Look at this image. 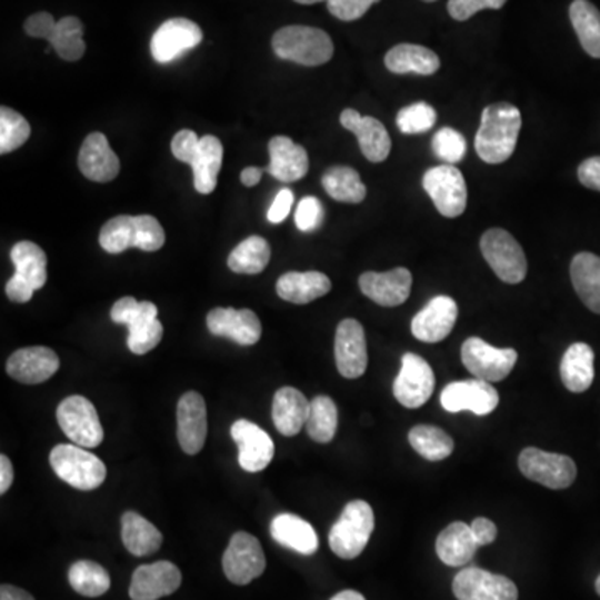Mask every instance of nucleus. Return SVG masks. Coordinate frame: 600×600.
<instances>
[{"instance_id": "f257e3e1", "label": "nucleus", "mask_w": 600, "mask_h": 600, "mask_svg": "<svg viewBox=\"0 0 600 600\" xmlns=\"http://www.w3.org/2000/svg\"><path fill=\"white\" fill-rule=\"evenodd\" d=\"M522 116L512 103L487 106L480 117L476 152L483 162L502 163L510 159L519 139Z\"/></svg>"}, {"instance_id": "f03ea898", "label": "nucleus", "mask_w": 600, "mask_h": 600, "mask_svg": "<svg viewBox=\"0 0 600 600\" xmlns=\"http://www.w3.org/2000/svg\"><path fill=\"white\" fill-rule=\"evenodd\" d=\"M170 149L177 160L192 167L197 192L207 196L216 190L223 157L222 142L216 136L197 137L193 130L183 129L173 136Z\"/></svg>"}, {"instance_id": "7ed1b4c3", "label": "nucleus", "mask_w": 600, "mask_h": 600, "mask_svg": "<svg viewBox=\"0 0 600 600\" xmlns=\"http://www.w3.org/2000/svg\"><path fill=\"white\" fill-rule=\"evenodd\" d=\"M166 242V232L152 216H117L106 222L99 243L106 252L122 253L130 247L156 252Z\"/></svg>"}, {"instance_id": "20e7f679", "label": "nucleus", "mask_w": 600, "mask_h": 600, "mask_svg": "<svg viewBox=\"0 0 600 600\" xmlns=\"http://www.w3.org/2000/svg\"><path fill=\"white\" fill-rule=\"evenodd\" d=\"M272 49L280 59L306 67L322 66L333 56L329 33L307 26H287L277 30L272 37Z\"/></svg>"}, {"instance_id": "39448f33", "label": "nucleus", "mask_w": 600, "mask_h": 600, "mask_svg": "<svg viewBox=\"0 0 600 600\" xmlns=\"http://www.w3.org/2000/svg\"><path fill=\"white\" fill-rule=\"evenodd\" d=\"M373 510L363 500L347 503L329 533V546L340 559H356L366 549L373 532Z\"/></svg>"}, {"instance_id": "423d86ee", "label": "nucleus", "mask_w": 600, "mask_h": 600, "mask_svg": "<svg viewBox=\"0 0 600 600\" xmlns=\"http://www.w3.org/2000/svg\"><path fill=\"white\" fill-rule=\"evenodd\" d=\"M23 30L33 39H46L67 62H76L86 53L83 26L77 17H63L57 22L52 13L37 12L26 20Z\"/></svg>"}, {"instance_id": "0eeeda50", "label": "nucleus", "mask_w": 600, "mask_h": 600, "mask_svg": "<svg viewBox=\"0 0 600 600\" xmlns=\"http://www.w3.org/2000/svg\"><path fill=\"white\" fill-rule=\"evenodd\" d=\"M50 466L73 489L93 490L106 480V463L76 443H60L50 452Z\"/></svg>"}, {"instance_id": "6e6552de", "label": "nucleus", "mask_w": 600, "mask_h": 600, "mask_svg": "<svg viewBox=\"0 0 600 600\" xmlns=\"http://www.w3.org/2000/svg\"><path fill=\"white\" fill-rule=\"evenodd\" d=\"M10 259L16 266V273L6 286V293L12 302L26 303L32 299L36 290L47 282V256L37 243L30 240L17 242L10 250Z\"/></svg>"}, {"instance_id": "1a4fd4ad", "label": "nucleus", "mask_w": 600, "mask_h": 600, "mask_svg": "<svg viewBox=\"0 0 600 600\" xmlns=\"http://www.w3.org/2000/svg\"><path fill=\"white\" fill-rule=\"evenodd\" d=\"M483 259L506 283H520L527 276V259L520 243L503 229H489L480 239Z\"/></svg>"}, {"instance_id": "9d476101", "label": "nucleus", "mask_w": 600, "mask_h": 600, "mask_svg": "<svg viewBox=\"0 0 600 600\" xmlns=\"http://www.w3.org/2000/svg\"><path fill=\"white\" fill-rule=\"evenodd\" d=\"M57 422L76 446L93 449L102 443L103 429L99 413L86 397L72 396L63 399L57 407Z\"/></svg>"}, {"instance_id": "9b49d317", "label": "nucleus", "mask_w": 600, "mask_h": 600, "mask_svg": "<svg viewBox=\"0 0 600 600\" xmlns=\"http://www.w3.org/2000/svg\"><path fill=\"white\" fill-rule=\"evenodd\" d=\"M519 469L527 479L557 490L572 486L577 476L576 462L570 457L546 452L536 447L520 452Z\"/></svg>"}, {"instance_id": "f8f14e48", "label": "nucleus", "mask_w": 600, "mask_h": 600, "mask_svg": "<svg viewBox=\"0 0 600 600\" xmlns=\"http://www.w3.org/2000/svg\"><path fill=\"white\" fill-rule=\"evenodd\" d=\"M423 190L443 217L462 216L467 207V186L462 172L456 166L443 163L423 173Z\"/></svg>"}, {"instance_id": "ddd939ff", "label": "nucleus", "mask_w": 600, "mask_h": 600, "mask_svg": "<svg viewBox=\"0 0 600 600\" xmlns=\"http://www.w3.org/2000/svg\"><path fill=\"white\" fill-rule=\"evenodd\" d=\"M463 366L476 379L486 382H500L506 379L517 362L513 349H497L479 337H470L460 349Z\"/></svg>"}, {"instance_id": "4468645a", "label": "nucleus", "mask_w": 600, "mask_h": 600, "mask_svg": "<svg viewBox=\"0 0 600 600\" xmlns=\"http://www.w3.org/2000/svg\"><path fill=\"white\" fill-rule=\"evenodd\" d=\"M223 572L236 586H247L266 570V556L252 533L237 532L222 557Z\"/></svg>"}, {"instance_id": "2eb2a0df", "label": "nucleus", "mask_w": 600, "mask_h": 600, "mask_svg": "<svg viewBox=\"0 0 600 600\" xmlns=\"http://www.w3.org/2000/svg\"><path fill=\"white\" fill-rule=\"evenodd\" d=\"M453 596L459 600H517L519 590L506 576L487 572L479 567H466L452 582Z\"/></svg>"}, {"instance_id": "dca6fc26", "label": "nucleus", "mask_w": 600, "mask_h": 600, "mask_svg": "<svg viewBox=\"0 0 600 600\" xmlns=\"http://www.w3.org/2000/svg\"><path fill=\"white\" fill-rule=\"evenodd\" d=\"M436 376L432 367L417 353H406L399 376L393 380V396L407 409H419L432 396Z\"/></svg>"}, {"instance_id": "f3484780", "label": "nucleus", "mask_w": 600, "mask_h": 600, "mask_svg": "<svg viewBox=\"0 0 600 600\" xmlns=\"http://www.w3.org/2000/svg\"><path fill=\"white\" fill-rule=\"evenodd\" d=\"M203 33L196 22L189 19L166 20L153 32L150 40V52L159 63H170L202 42Z\"/></svg>"}, {"instance_id": "a211bd4d", "label": "nucleus", "mask_w": 600, "mask_h": 600, "mask_svg": "<svg viewBox=\"0 0 600 600\" xmlns=\"http://www.w3.org/2000/svg\"><path fill=\"white\" fill-rule=\"evenodd\" d=\"M440 403L447 412L470 410L476 416H487L499 406V392L486 380H459L442 390Z\"/></svg>"}, {"instance_id": "6ab92c4d", "label": "nucleus", "mask_w": 600, "mask_h": 600, "mask_svg": "<svg viewBox=\"0 0 600 600\" xmlns=\"http://www.w3.org/2000/svg\"><path fill=\"white\" fill-rule=\"evenodd\" d=\"M336 363L340 376L346 379H359L366 372L369 357H367L366 332L359 320L343 319L337 326Z\"/></svg>"}, {"instance_id": "aec40b11", "label": "nucleus", "mask_w": 600, "mask_h": 600, "mask_svg": "<svg viewBox=\"0 0 600 600\" xmlns=\"http://www.w3.org/2000/svg\"><path fill=\"white\" fill-rule=\"evenodd\" d=\"M230 436L239 447V463L246 472H260L272 462L276 446L266 430L247 419L230 427Z\"/></svg>"}, {"instance_id": "412c9836", "label": "nucleus", "mask_w": 600, "mask_h": 600, "mask_svg": "<svg viewBox=\"0 0 600 600\" xmlns=\"http://www.w3.org/2000/svg\"><path fill=\"white\" fill-rule=\"evenodd\" d=\"M182 583V573L176 563L159 560L137 567L130 580L132 600H159L176 592Z\"/></svg>"}, {"instance_id": "4be33fe9", "label": "nucleus", "mask_w": 600, "mask_h": 600, "mask_svg": "<svg viewBox=\"0 0 600 600\" xmlns=\"http://www.w3.org/2000/svg\"><path fill=\"white\" fill-rule=\"evenodd\" d=\"M207 327L216 337H227L239 346H253L262 336V323L249 309L217 307L207 313Z\"/></svg>"}, {"instance_id": "5701e85b", "label": "nucleus", "mask_w": 600, "mask_h": 600, "mask_svg": "<svg viewBox=\"0 0 600 600\" xmlns=\"http://www.w3.org/2000/svg\"><path fill=\"white\" fill-rule=\"evenodd\" d=\"M177 439L183 452L196 456L207 439L206 400L199 392H186L177 403Z\"/></svg>"}, {"instance_id": "b1692460", "label": "nucleus", "mask_w": 600, "mask_h": 600, "mask_svg": "<svg viewBox=\"0 0 600 600\" xmlns=\"http://www.w3.org/2000/svg\"><path fill=\"white\" fill-rule=\"evenodd\" d=\"M60 360L49 347L36 346L17 350L7 360L6 370L17 382L37 386L59 370Z\"/></svg>"}, {"instance_id": "393cba45", "label": "nucleus", "mask_w": 600, "mask_h": 600, "mask_svg": "<svg viewBox=\"0 0 600 600\" xmlns=\"http://www.w3.org/2000/svg\"><path fill=\"white\" fill-rule=\"evenodd\" d=\"M363 296L382 307H397L406 302L412 289V273L406 267L389 272H366L359 277Z\"/></svg>"}, {"instance_id": "a878e982", "label": "nucleus", "mask_w": 600, "mask_h": 600, "mask_svg": "<svg viewBox=\"0 0 600 600\" xmlns=\"http://www.w3.org/2000/svg\"><path fill=\"white\" fill-rule=\"evenodd\" d=\"M457 303L452 297L437 296L417 313L410 323L413 337L427 343L440 342L452 332L457 320Z\"/></svg>"}, {"instance_id": "bb28decb", "label": "nucleus", "mask_w": 600, "mask_h": 600, "mask_svg": "<svg viewBox=\"0 0 600 600\" xmlns=\"http://www.w3.org/2000/svg\"><path fill=\"white\" fill-rule=\"evenodd\" d=\"M340 123L359 139L360 150L370 162H383L389 157L392 140L382 122L373 117H362L357 110L340 113Z\"/></svg>"}, {"instance_id": "cd10ccee", "label": "nucleus", "mask_w": 600, "mask_h": 600, "mask_svg": "<svg viewBox=\"0 0 600 600\" xmlns=\"http://www.w3.org/2000/svg\"><path fill=\"white\" fill-rule=\"evenodd\" d=\"M77 162L82 176L92 182H110L120 172L119 157L110 149L107 137L100 132H92L86 137Z\"/></svg>"}, {"instance_id": "c85d7f7f", "label": "nucleus", "mask_w": 600, "mask_h": 600, "mask_svg": "<svg viewBox=\"0 0 600 600\" xmlns=\"http://www.w3.org/2000/svg\"><path fill=\"white\" fill-rule=\"evenodd\" d=\"M270 162L263 169L273 179L283 183L297 182L306 177L309 170V156L302 146H297L286 136H277L269 142Z\"/></svg>"}, {"instance_id": "c756f323", "label": "nucleus", "mask_w": 600, "mask_h": 600, "mask_svg": "<svg viewBox=\"0 0 600 600\" xmlns=\"http://www.w3.org/2000/svg\"><path fill=\"white\" fill-rule=\"evenodd\" d=\"M310 400L293 387L277 390L272 402V420L282 436L293 437L306 427L309 419Z\"/></svg>"}, {"instance_id": "7c9ffc66", "label": "nucleus", "mask_w": 600, "mask_h": 600, "mask_svg": "<svg viewBox=\"0 0 600 600\" xmlns=\"http://www.w3.org/2000/svg\"><path fill=\"white\" fill-rule=\"evenodd\" d=\"M277 296L287 302L303 306L327 296L332 289L329 277L322 272H287L277 280Z\"/></svg>"}, {"instance_id": "2f4dec72", "label": "nucleus", "mask_w": 600, "mask_h": 600, "mask_svg": "<svg viewBox=\"0 0 600 600\" xmlns=\"http://www.w3.org/2000/svg\"><path fill=\"white\" fill-rule=\"evenodd\" d=\"M270 536L280 546L296 550L302 556H312L319 549V537L313 527L293 513H279L273 517Z\"/></svg>"}, {"instance_id": "473e14b6", "label": "nucleus", "mask_w": 600, "mask_h": 600, "mask_svg": "<svg viewBox=\"0 0 600 600\" xmlns=\"http://www.w3.org/2000/svg\"><path fill=\"white\" fill-rule=\"evenodd\" d=\"M470 526L463 522H453L437 537L436 550L439 559L446 566H467L476 557L479 549Z\"/></svg>"}, {"instance_id": "72a5a7b5", "label": "nucleus", "mask_w": 600, "mask_h": 600, "mask_svg": "<svg viewBox=\"0 0 600 600\" xmlns=\"http://www.w3.org/2000/svg\"><path fill=\"white\" fill-rule=\"evenodd\" d=\"M592 347L583 342L572 343L563 353L560 362V379L570 392H586L593 382Z\"/></svg>"}, {"instance_id": "f704fd0d", "label": "nucleus", "mask_w": 600, "mask_h": 600, "mask_svg": "<svg viewBox=\"0 0 600 600\" xmlns=\"http://www.w3.org/2000/svg\"><path fill=\"white\" fill-rule=\"evenodd\" d=\"M386 67L393 73L432 76L440 69V59L427 47L399 43L386 53Z\"/></svg>"}, {"instance_id": "c9c22d12", "label": "nucleus", "mask_w": 600, "mask_h": 600, "mask_svg": "<svg viewBox=\"0 0 600 600\" xmlns=\"http://www.w3.org/2000/svg\"><path fill=\"white\" fill-rule=\"evenodd\" d=\"M573 289L592 312L600 313V257L596 253H577L570 263Z\"/></svg>"}, {"instance_id": "e433bc0d", "label": "nucleus", "mask_w": 600, "mask_h": 600, "mask_svg": "<svg viewBox=\"0 0 600 600\" xmlns=\"http://www.w3.org/2000/svg\"><path fill=\"white\" fill-rule=\"evenodd\" d=\"M127 327H129L127 347H129L130 352L137 353V356H143V353L156 349L162 340L163 327L157 320L156 303L143 302L139 312L130 317Z\"/></svg>"}, {"instance_id": "4c0bfd02", "label": "nucleus", "mask_w": 600, "mask_h": 600, "mask_svg": "<svg viewBox=\"0 0 600 600\" xmlns=\"http://www.w3.org/2000/svg\"><path fill=\"white\" fill-rule=\"evenodd\" d=\"M122 542L132 556L146 557L160 549L162 533L139 513L126 512L122 516Z\"/></svg>"}, {"instance_id": "58836bf2", "label": "nucleus", "mask_w": 600, "mask_h": 600, "mask_svg": "<svg viewBox=\"0 0 600 600\" xmlns=\"http://www.w3.org/2000/svg\"><path fill=\"white\" fill-rule=\"evenodd\" d=\"M569 16L582 49L600 59V10L589 0H573Z\"/></svg>"}, {"instance_id": "ea45409f", "label": "nucleus", "mask_w": 600, "mask_h": 600, "mask_svg": "<svg viewBox=\"0 0 600 600\" xmlns=\"http://www.w3.org/2000/svg\"><path fill=\"white\" fill-rule=\"evenodd\" d=\"M322 186L337 202L360 203L367 196L366 186L360 180L359 172L352 167H330L323 173Z\"/></svg>"}, {"instance_id": "a19ab883", "label": "nucleus", "mask_w": 600, "mask_h": 600, "mask_svg": "<svg viewBox=\"0 0 600 600\" xmlns=\"http://www.w3.org/2000/svg\"><path fill=\"white\" fill-rule=\"evenodd\" d=\"M270 260V246L259 236L247 237L230 252L227 266L232 272L256 276L263 272Z\"/></svg>"}, {"instance_id": "79ce46f5", "label": "nucleus", "mask_w": 600, "mask_h": 600, "mask_svg": "<svg viewBox=\"0 0 600 600\" xmlns=\"http://www.w3.org/2000/svg\"><path fill=\"white\" fill-rule=\"evenodd\" d=\"M339 412L336 402L330 397L317 396L310 400L309 419L306 429L310 439L319 443H329L336 437Z\"/></svg>"}, {"instance_id": "37998d69", "label": "nucleus", "mask_w": 600, "mask_h": 600, "mask_svg": "<svg viewBox=\"0 0 600 600\" xmlns=\"http://www.w3.org/2000/svg\"><path fill=\"white\" fill-rule=\"evenodd\" d=\"M409 442L419 456L432 462L447 459L453 450L452 437L433 426L413 427L409 432Z\"/></svg>"}, {"instance_id": "c03bdc74", "label": "nucleus", "mask_w": 600, "mask_h": 600, "mask_svg": "<svg viewBox=\"0 0 600 600\" xmlns=\"http://www.w3.org/2000/svg\"><path fill=\"white\" fill-rule=\"evenodd\" d=\"M69 582L80 596L100 597L110 589V576L100 563L79 560L69 570Z\"/></svg>"}, {"instance_id": "a18cd8bd", "label": "nucleus", "mask_w": 600, "mask_h": 600, "mask_svg": "<svg viewBox=\"0 0 600 600\" xmlns=\"http://www.w3.org/2000/svg\"><path fill=\"white\" fill-rule=\"evenodd\" d=\"M30 126L26 117L10 107L0 109V153L13 152L29 140Z\"/></svg>"}, {"instance_id": "49530a36", "label": "nucleus", "mask_w": 600, "mask_h": 600, "mask_svg": "<svg viewBox=\"0 0 600 600\" xmlns=\"http://www.w3.org/2000/svg\"><path fill=\"white\" fill-rule=\"evenodd\" d=\"M436 122V109L427 102L410 103L397 113V127L402 133H426Z\"/></svg>"}, {"instance_id": "de8ad7c7", "label": "nucleus", "mask_w": 600, "mask_h": 600, "mask_svg": "<svg viewBox=\"0 0 600 600\" xmlns=\"http://www.w3.org/2000/svg\"><path fill=\"white\" fill-rule=\"evenodd\" d=\"M432 150L440 160L453 166L466 156L467 142L462 133L449 129V127H443L433 136Z\"/></svg>"}, {"instance_id": "09e8293b", "label": "nucleus", "mask_w": 600, "mask_h": 600, "mask_svg": "<svg viewBox=\"0 0 600 600\" xmlns=\"http://www.w3.org/2000/svg\"><path fill=\"white\" fill-rule=\"evenodd\" d=\"M323 220V207L317 197H303L297 206L296 223L297 229L302 232H312L319 229Z\"/></svg>"}, {"instance_id": "8fccbe9b", "label": "nucleus", "mask_w": 600, "mask_h": 600, "mask_svg": "<svg viewBox=\"0 0 600 600\" xmlns=\"http://www.w3.org/2000/svg\"><path fill=\"white\" fill-rule=\"evenodd\" d=\"M507 0H449L447 10L452 19L463 22L483 9L499 10L506 6Z\"/></svg>"}, {"instance_id": "3c124183", "label": "nucleus", "mask_w": 600, "mask_h": 600, "mask_svg": "<svg viewBox=\"0 0 600 600\" xmlns=\"http://www.w3.org/2000/svg\"><path fill=\"white\" fill-rule=\"evenodd\" d=\"M380 0H327V9L343 22H352L366 16L367 10Z\"/></svg>"}, {"instance_id": "603ef678", "label": "nucleus", "mask_w": 600, "mask_h": 600, "mask_svg": "<svg viewBox=\"0 0 600 600\" xmlns=\"http://www.w3.org/2000/svg\"><path fill=\"white\" fill-rule=\"evenodd\" d=\"M293 193L290 189H282L277 193L276 200L267 212V219L272 223H280L287 219L290 209H292Z\"/></svg>"}, {"instance_id": "864d4df0", "label": "nucleus", "mask_w": 600, "mask_h": 600, "mask_svg": "<svg viewBox=\"0 0 600 600\" xmlns=\"http://www.w3.org/2000/svg\"><path fill=\"white\" fill-rule=\"evenodd\" d=\"M577 176H579L583 187L600 192V157H590V159L583 160L577 170Z\"/></svg>"}, {"instance_id": "5fc2aeb1", "label": "nucleus", "mask_w": 600, "mask_h": 600, "mask_svg": "<svg viewBox=\"0 0 600 600\" xmlns=\"http://www.w3.org/2000/svg\"><path fill=\"white\" fill-rule=\"evenodd\" d=\"M470 529H472L473 537H476L477 543L480 547L489 546L496 540L497 537V526L492 520L486 519V517H477L470 523Z\"/></svg>"}, {"instance_id": "6e6d98bb", "label": "nucleus", "mask_w": 600, "mask_h": 600, "mask_svg": "<svg viewBox=\"0 0 600 600\" xmlns=\"http://www.w3.org/2000/svg\"><path fill=\"white\" fill-rule=\"evenodd\" d=\"M13 482V467L9 457L0 456V493H6Z\"/></svg>"}, {"instance_id": "4d7b16f0", "label": "nucleus", "mask_w": 600, "mask_h": 600, "mask_svg": "<svg viewBox=\"0 0 600 600\" xmlns=\"http://www.w3.org/2000/svg\"><path fill=\"white\" fill-rule=\"evenodd\" d=\"M0 600H33V597L29 592H26V590L19 589V587L3 583L0 587Z\"/></svg>"}, {"instance_id": "13d9d810", "label": "nucleus", "mask_w": 600, "mask_h": 600, "mask_svg": "<svg viewBox=\"0 0 600 600\" xmlns=\"http://www.w3.org/2000/svg\"><path fill=\"white\" fill-rule=\"evenodd\" d=\"M262 173L263 169H260V167H247V169H243L242 173H240V182L246 187L257 186V183L260 182V179H262Z\"/></svg>"}, {"instance_id": "bf43d9fd", "label": "nucleus", "mask_w": 600, "mask_h": 600, "mask_svg": "<svg viewBox=\"0 0 600 600\" xmlns=\"http://www.w3.org/2000/svg\"><path fill=\"white\" fill-rule=\"evenodd\" d=\"M330 600H366V597L357 592V590H342V592L337 593Z\"/></svg>"}, {"instance_id": "052dcab7", "label": "nucleus", "mask_w": 600, "mask_h": 600, "mask_svg": "<svg viewBox=\"0 0 600 600\" xmlns=\"http://www.w3.org/2000/svg\"><path fill=\"white\" fill-rule=\"evenodd\" d=\"M293 2L303 3V6H310V3H319V2H323V0H293Z\"/></svg>"}, {"instance_id": "680f3d73", "label": "nucleus", "mask_w": 600, "mask_h": 600, "mask_svg": "<svg viewBox=\"0 0 600 600\" xmlns=\"http://www.w3.org/2000/svg\"><path fill=\"white\" fill-rule=\"evenodd\" d=\"M596 590H597V593H599L600 596V576L597 577V580H596Z\"/></svg>"}, {"instance_id": "e2e57ef3", "label": "nucleus", "mask_w": 600, "mask_h": 600, "mask_svg": "<svg viewBox=\"0 0 600 600\" xmlns=\"http://www.w3.org/2000/svg\"><path fill=\"white\" fill-rule=\"evenodd\" d=\"M423 2H436V0H423Z\"/></svg>"}]
</instances>
